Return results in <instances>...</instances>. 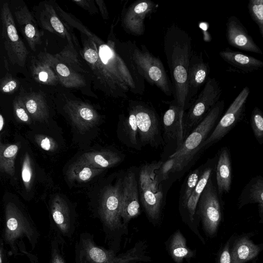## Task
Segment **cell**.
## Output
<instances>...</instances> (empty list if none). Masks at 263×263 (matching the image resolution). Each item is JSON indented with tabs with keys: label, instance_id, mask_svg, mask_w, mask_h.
Masks as SVG:
<instances>
[{
	"label": "cell",
	"instance_id": "6da1fadb",
	"mask_svg": "<svg viewBox=\"0 0 263 263\" xmlns=\"http://www.w3.org/2000/svg\"><path fill=\"white\" fill-rule=\"evenodd\" d=\"M55 9L67 25L86 36L81 54L90 67L98 87L107 96L126 98L128 93L143 94L144 79L139 74L130 58L126 42L102 40L58 5Z\"/></svg>",
	"mask_w": 263,
	"mask_h": 263
},
{
	"label": "cell",
	"instance_id": "7a4b0ae2",
	"mask_svg": "<svg viewBox=\"0 0 263 263\" xmlns=\"http://www.w3.org/2000/svg\"><path fill=\"white\" fill-rule=\"evenodd\" d=\"M164 51L171 76L173 101L184 112L188 70L193 52L191 36L178 26L171 25L165 33Z\"/></svg>",
	"mask_w": 263,
	"mask_h": 263
},
{
	"label": "cell",
	"instance_id": "3957f363",
	"mask_svg": "<svg viewBox=\"0 0 263 263\" xmlns=\"http://www.w3.org/2000/svg\"><path fill=\"white\" fill-rule=\"evenodd\" d=\"M145 240H139L126 252L116 254L112 250L98 246L93 235L82 233L74 247L75 263H143L152 260L147 254Z\"/></svg>",
	"mask_w": 263,
	"mask_h": 263
},
{
	"label": "cell",
	"instance_id": "277c9868",
	"mask_svg": "<svg viewBox=\"0 0 263 263\" xmlns=\"http://www.w3.org/2000/svg\"><path fill=\"white\" fill-rule=\"evenodd\" d=\"M122 180L105 188L97 210L104 233L105 243L116 254L120 250L123 237L128 234V227L123 223L120 213Z\"/></svg>",
	"mask_w": 263,
	"mask_h": 263
},
{
	"label": "cell",
	"instance_id": "5b68a950",
	"mask_svg": "<svg viewBox=\"0 0 263 263\" xmlns=\"http://www.w3.org/2000/svg\"><path fill=\"white\" fill-rule=\"evenodd\" d=\"M4 224L1 238L10 248L9 255H21L18 242L27 239L33 251L37 244L40 233L30 218L13 202H8L5 207Z\"/></svg>",
	"mask_w": 263,
	"mask_h": 263
},
{
	"label": "cell",
	"instance_id": "8992f818",
	"mask_svg": "<svg viewBox=\"0 0 263 263\" xmlns=\"http://www.w3.org/2000/svg\"><path fill=\"white\" fill-rule=\"evenodd\" d=\"M224 100L219 101L202 120L184 140L182 144L169 158L177 161L176 171H180L192 160L201 146L210 136L223 111Z\"/></svg>",
	"mask_w": 263,
	"mask_h": 263
},
{
	"label": "cell",
	"instance_id": "52a82bcc",
	"mask_svg": "<svg viewBox=\"0 0 263 263\" xmlns=\"http://www.w3.org/2000/svg\"><path fill=\"white\" fill-rule=\"evenodd\" d=\"M126 42L132 61L139 74L148 83L159 88L165 95H174L164 65L158 57L154 56L144 45L138 47L135 42Z\"/></svg>",
	"mask_w": 263,
	"mask_h": 263
},
{
	"label": "cell",
	"instance_id": "ba28073f",
	"mask_svg": "<svg viewBox=\"0 0 263 263\" xmlns=\"http://www.w3.org/2000/svg\"><path fill=\"white\" fill-rule=\"evenodd\" d=\"M222 89L217 80L215 78H209L187 112L184 113V140L219 101Z\"/></svg>",
	"mask_w": 263,
	"mask_h": 263
},
{
	"label": "cell",
	"instance_id": "9c48e42d",
	"mask_svg": "<svg viewBox=\"0 0 263 263\" xmlns=\"http://www.w3.org/2000/svg\"><path fill=\"white\" fill-rule=\"evenodd\" d=\"M217 189L211 178L202 193L197 206V214L207 237L213 238L223 219V207Z\"/></svg>",
	"mask_w": 263,
	"mask_h": 263
},
{
	"label": "cell",
	"instance_id": "30bf717a",
	"mask_svg": "<svg viewBox=\"0 0 263 263\" xmlns=\"http://www.w3.org/2000/svg\"><path fill=\"white\" fill-rule=\"evenodd\" d=\"M2 37L9 61L12 65L25 66L28 51L17 31L9 4L4 2L1 9Z\"/></svg>",
	"mask_w": 263,
	"mask_h": 263
},
{
	"label": "cell",
	"instance_id": "8fae6325",
	"mask_svg": "<svg viewBox=\"0 0 263 263\" xmlns=\"http://www.w3.org/2000/svg\"><path fill=\"white\" fill-rule=\"evenodd\" d=\"M250 92L248 86L243 88L219 119L210 136L203 143L201 149H206L219 142L242 120Z\"/></svg>",
	"mask_w": 263,
	"mask_h": 263
},
{
	"label": "cell",
	"instance_id": "7c38bea8",
	"mask_svg": "<svg viewBox=\"0 0 263 263\" xmlns=\"http://www.w3.org/2000/svg\"><path fill=\"white\" fill-rule=\"evenodd\" d=\"M217 159L218 156L208 162L207 166L200 175L197 184L186 204L180 210L183 222L203 245L205 243V241L199 231V225L200 221L197 214V206L202 193L211 178L213 172L216 170Z\"/></svg>",
	"mask_w": 263,
	"mask_h": 263
},
{
	"label": "cell",
	"instance_id": "4fadbf2b",
	"mask_svg": "<svg viewBox=\"0 0 263 263\" xmlns=\"http://www.w3.org/2000/svg\"><path fill=\"white\" fill-rule=\"evenodd\" d=\"M136 114L138 133L141 145H158L160 138V125L154 108L147 103L130 101Z\"/></svg>",
	"mask_w": 263,
	"mask_h": 263
},
{
	"label": "cell",
	"instance_id": "5bb4252c",
	"mask_svg": "<svg viewBox=\"0 0 263 263\" xmlns=\"http://www.w3.org/2000/svg\"><path fill=\"white\" fill-rule=\"evenodd\" d=\"M50 233L63 239H70L76 231L73 212L67 202L59 195L52 199L50 205Z\"/></svg>",
	"mask_w": 263,
	"mask_h": 263
},
{
	"label": "cell",
	"instance_id": "9a60e30c",
	"mask_svg": "<svg viewBox=\"0 0 263 263\" xmlns=\"http://www.w3.org/2000/svg\"><path fill=\"white\" fill-rule=\"evenodd\" d=\"M37 8L36 17L38 24L43 29L66 40L72 47L78 45L76 37L68 26L59 16L53 5L45 1Z\"/></svg>",
	"mask_w": 263,
	"mask_h": 263
},
{
	"label": "cell",
	"instance_id": "2e32d148",
	"mask_svg": "<svg viewBox=\"0 0 263 263\" xmlns=\"http://www.w3.org/2000/svg\"><path fill=\"white\" fill-rule=\"evenodd\" d=\"M138 183L135 174L128 171L122 180L121 217L128 227L130 221L140 214Z\"/></svg>",
	"mask_w": 263,
	"mask_h": 263
},
{
	"label": "cell",
	"instance_id": "e0dca14e",
	"mask_svg": "<svg viewBox=\"0 0 263 263\" xmlns=\"http://www.w3.org/2000/svg\"><path fill=\"white\" fill-rule=\"evenodd\" d=\"M158 5L149 0H138L132 4L122 17L124 29L134 35H141L145 31L144 21Z\"/></svg>",
	"mask_w": 263,
	"mask_h": 263
},
{
	"label": "cell",
	"instance_id": "ac0fdd59",
	"mask_svg": "<svg viewBox=\"0 0 263 263\" xmlns=\"http://www.w3.org/2000/svg\"><path fill=\"white\" fill-rule=\"evenodd\" d=\"M209 72V64L204 61L202 54L193 50L188 70L185 110L195 100L200 87L208 79Z\"/></svg>",
	"mask_w": 263,
	"mask_h": 263
},
{
	"label": "cell",
	"instance_id": "d6986e66",
	"mask_svg": "<svg viewBox=\"0 0 263 263\" xmlns=\"http://www.w3.org/2000/svg\"><path fill=\"white\" fill-rule=\"evenodd\" d=\"M16 25L31 50L35 51L42 43L44 34L25 4L16 6L13 11Z\"/></svg>",
	"mask_w": 263,
	"mask_h": 263
},
{
	"label": "cell",
	"instance_id": "ffe728a7",
	"mask_svg": "<svg viewBox=\"0 0 263 263\" xmlns=\"http://www.w3.org/2000/svg\"><path fill=\"white\" fill-rule=\"evenodd\" d=\"M72 124L79 130H88L98 124L100 116L90 105L77 100L66 101L63 107Z\"/></svg>",
	"mask_w": 263,
	"mask_h": 263
},
{
	"label": "cell",
	"instance_id": "44dd1931",
	"mask_svg": "<svg viewBox=\"0 0 263 263\" xmlns=\"http://www.w3.org/2000/svg\"><path fill=\"white\" fill-rule=\"evenodd\" d=\"M226 38L230 45L236 48L262 54L247 29L235 16L229 17L226 24Z\"/></svg>",
	"mask_w": 263,
	"mask_h": 263
},
{
	"label": "cell",
	"instance_id": "7402d4cb",
	"mask_svg": "<svg viewBox=\"0 0 263 263\" xmlns=\"http://www.w3.org/2000/svg\"><path fill=\"white\" fill-rule=\"evenodd\" d=\"M54 69L60 82L65 87L80 88L86 84L84 76L60 61L54 54L46 51L39 54Z\"/></svg>",
	"mask_w": 263,
	"mask_h": 263
},
{
	"label": "cell",
	"instance_id": "603a6c76",
	"mask_svg": "<svg viewBox=\"0 0 263 263\" xmlns=\"http://www.w3.org/2000/svg\"><path fill=\"white\" fill-rule=\"evenodd\" d=\"M256 203L260 222L263 223V176L256 175L250 179L242 189L237 201V207Z\"/></svg>",
	"mask_w": 263,
	"mask_h": 263
},
{
	"label": "cell",
	"instance_id": "cb8c5ba5",
	"mask_svg": "<svg viewBox=\"0 0 263 263\" xmlns=\"http://www.w3.org/2000/svg\"><path fill=\"white\" fill-rule=\"evenodd\" d=\"M184 112L174 101L163 117V124L166 136L177 141V147L184 141L183 118Z\"/></svg>",
	"mask_w": 263,
	"mask_h": 263
},
{
	"label": "cell",
	"instance_id": "d4e9b609",
	"mask_svg": "<svg viewBox=\"0 0 263 263\" xmlns=\"http://www.w3.org/2000/svg\"><path fill=\"white\" fill-rule=\"evenodd\" d=\"M215 171L217 189L221 197L223 194L230 192L232 184V160L228 146H223L219 150Z\"/></svg>",
	"mask_w": 263,
	"mask_h": 263
},
{
	"label": "cell",
	"instance_id": "484cf974",
	"mask_svg": "<svg viewBox=\"0 0 263 263\" xmlns=\"http://www.w3.org/2000/svg\"><path fill=\"white\" fill-rule=\"evenodd\" d=\"M166 250L175 263H187L196 255V250L190 248L187 240L179 229L174 232L165 242Z\"/></svg>",
	"mask_w": 263,
	"mask_h": 263
},
{
	"label": "cell",
	"instance_id": "4316f807",
	"mask_svg": "<svg viewBox=\"0 0 263 263\" xmlns=\"http://www.w3.org/2000/svg\"><path fill=\"white\" fill-rule=\"evenodd\" d=\"M231 243V242H230ZM262 247L256 245L247 235H241L235 238L230 247L231 263H245L255 258Z\"/></svg>",
	"mask_w": 263,
	"mask_h": 263
},
{
	"label": "cell",
	"instance_id": "83f0119b",
	"mask_svg": "<svg viewBox=\"0 0 263 263\" xmlns=\"http://www.w3.org/2000/svg\"><path fill=\"white\" fill-rule=\"evenodd\" d=\"M219 55L226 62L242 72H251L263 67V61L228 48L221 51Z\"/></svg>",
	"mask_w": 263,
	"mask_h": 263
},
{
	"label": "cell",
	"instance_id": "f1b7e54d",
	"mask_svg": "<svg viewBox=\"0 0 263 263\" xmlns=\"http://www.w3.org/2000/svg\"><path fill=\"white\" fill-rule=\"evenodd\" d=\"M121 160L122 158L118 153L107 150L84 153L78 159L77 162L104 169L113 167L120 163Z\"/></svg>",
	"mask_w": 263,
	"mask_h": 263
},
{
	"label": "cell",
	"instance_id": "f546056e",
	"mask_svg": "<svg viewBox=\"0 0 263 263\" xmlns=\"http://www.w3.org/2000/svg\"><path fill=\"white\" fill-rule=\"evenodd\" d=\"M30 69L33 78L39 83L55 86L60 82L54 69L39 54L31 61Z\"/></svg>",
	"mask_w": 263,
	"mask_h": 263
},
{
	"label": "cell",
	"instance_id": "4dcf8cb0",
	"mask_svg": "<svg viewBox=\"0 0 263 263\" xmlns=\"http://www.w3.org/2000/svg\"><path fill=\"white\" fill-rule=\"evenodd\" d=\"M30 116L34 120L43 122L49 117V109L46 99L40 93L31 92L21 97Z\"/></svg>",
	"mask_w": 263,
	"mask_h": 263
},
{
	"label": "cell",
	"instance_id": "1f68e13d",
	"mask_svg": "<svg viewBox=\"0 0 263 263\" xmlns=\"http://www.w3.org/2000/svg\"><path fill=\"white\" fill-rule=\"evenodd\" d=\"M122 132L126 144L136 149H141L137 125L136 117L132 105L129 103L127 117L122 118Z\"/></svg>",
	"mask_w": 263,
	"mask_h": 263
},
{
	"label": "cell",
	"instance_id": "d6a6232c",
	"mask_svg": "<svg viewBox=\"0 0 263 263\" xmlns=\"http://www.w3.org/2000/svg\"><path fill=\"white\" fill-rule=\"evenodd\" d=\"M18 151L17 144H0V171L11 176L15 174V159Z\"/></svg>",
	"mask_w": 263,
	"mask_h": 263
},
{
	"label": "cell",
	"instance_id": "836d02e7",
	"mask_svg": "<svg viewBox=\"0 0 263 263\" xmlns=\"http://www.w3.org/2000/svg\"><path fill=\"white\" fill-rule=\"evenodd\" d=\"M104 169L93 167L77 163H73L68 171V176L71 180L80 182H87L103 172Z\"/></svg>",
	"mask_w": 263,
	"mask_h": 263
},
{
	"label": "cell",
	"instance_id": "e575fe53",
	"mask_svg": "<svg viewBox=\"0 0 263 263\" xmlns=\"http://www.w3.org/2000/svg\"><path fill=\"white\" fill-rule=\"evenodd\" d=\"M54 55L60 61L77 72L81 74L86 72L82 67L75 48L70 45L68 44L61 51Z\"/></svg>",
	"mask_w": 263,
	"mask_h": 263
},
{
	"label": "cell",
	"instance_id": "d590c367",
	"mask_svg": "<svg viewBox=\"0 0 263 263\" xmlns=\"http://www.w3.org/2000/svg\"><path fill=\"white\" fill-rule=\"evenodd\" d=\"M50 234V255L48 263H66L63 251L65 241L57 235Z\"/></svg>",
	"mask_w": 263,
	"mask_h": 263
},
{
	"label": "cell",
	"instance_id": "8d00e7d4",
	"mask_svg": "<svg viewBox=\"0 0 263 263\" xmlns=\"http://www.w3.org/2000/svg\"><path fill=\"white\" fill-rule=\"evenodd\" d=\"M250 124L254 136L260 145L263 144V111L255 107L251 113Z\"/></svg>",
	"mask_w": 263,
	"mask_h": 263
},
{
	"label": "cell",
	"instance_id": "74e56055",
	"mask_svg": "<svg viewBox=\"0 0 263 263\" xmlns=\"http://www.w3.org/2000/svg\"><path fill=\"white\" fill-rule=\"evenodd\" d=\"M248 8L251 18L257 25L263 38V0H250Z\"/></svg>",
	"mask_w": 263,
	"mask_h": 263
},
{
	"label": "cell",
	"instance_id": "f35d334b",
	"mask_svg": "<svg viewBox=\"0 0 263 263\" xmlns=\"http://www.w3.org/2000/svg\"><path fill=\"white\" fill-rule=\"evenodd\" d=\"M200 176V170L197 169L192 172L188 177L184 190L183 196L180 199V210L183 209L193 192Z\"/></svg>",
	"mask_w": 263,
	"mask_h": 263
},
{
	"label": "cell",
	"instance_id": "ab89813d",
	"mask_svg": "<svg viewBox=\"0 0 263 263\" xmlns=\"http://www.w3.org/2000/svg\"><path fill=\"white\" fill-rule=\"evenodd\" d=\"M22 179L27 191L30 190L33 180V167L30 155L26 153L22 167Z\"/></svg>",
	"mask_w": 263,
	"mask_h": 263
},
{
	"label": "cell",
	"instance_id": "60d3db41",
	"mask_svg": "<svg viewBox=\"0 0 263 263\" xmlns=\"http://www.w3.org/2000/svg\"><path fill=\"white\" fill-rule=\"evenodd\" d=\"M13 109L16 118L20 121L30 124L31 117L27 110L21 97H16L13 101Z\"/></svg>",
	"mask_w": 263,
	"mask_h": 263
},
{
	"label": "cell",
	"instance_id": "b9f144b4",
	"mask_svg": "<svg viewBox=\"0 0 263 263\" xmlns=\"http://www.w3.org/2000/svg\"><path fill=\"white\" fill-rule=\"evenodd\" d=\"M177 161L175 158H169L162 163L158 169L157 178L159 183L162 181L167 179L170 173L177 172Z\"/></svg>",
	"mask_w": 263,
	"mask_h": 263
},
{
	"label": "cell",
	"instance_id": "7bdbcfd3",
	"mask_svg": "<svg viewBox=\"0 0 263 263\" xmlns=\"http://www.w3.org/2000/svg\"><path fill=\"white\" fill-rule=\"evenodd\" d=\"M20 85L19 81L10 74H6L1 80L0 90L3 93L11 94L15 91Z\"/></svg>",
	"mask_w": 263,
	"mask_h": 263
},
{
	"label": "cell",
	"instance_id": "ee69618b",
	"mask_svg": "<svg viewBox=\"0 0 263 263\" xmlns=\"http://www.w3.org/2000/svg\"><path fill=\"white\" fill-rule=\"evenodd\" d=\"M35 140L39 145L45 151H53L57 147L55 142L48 136L37 135L35 136Z\"/></svg>",
	"mask_w": 263,
	"mask_h": 263
},
{
	"label": "cell",
	"instance_id": "f6af8a7d",
	"mask_svg": "<svg viewBox=\"0 0 263 263\" xmlns=\"http://www.w3.org/2000/svg\"><path fill=\"white\" fill-rule=\"evenodd\" d=\"M230 239L219 250L215 263H231L230 255Z\"/></svg>",
	"mask_w": 263,
	"mask_h": 263
},
{
	"label": "cell",
	"instance_id": "bcb514c9",
	"mask_svg": "<svg viewBox=\"0 0 263 263\" xmlns=\"http://www.w3.org/2000/svg\"><path fill=\"white\" fill-rule=\"evenodd\" d=\"M72 2L91 14L98 13L99 11L95 5V0H73Z\"/></svg>",
	"mask_w": 263,
	"mask_h": 263
},
{
	"label": "cell",
	"instance_id": "7dc6e473",
	"mask_svg": "<svg viewBox=\"0 0 263 263\" xmlns=\"http://www.w3.org/2000/svg\"><path fill=\"white\" fill-rule=\"evenodd\" d=\"M9 251L5 248V244L1 238L0 239V263H10Z\"/></svg>",
	"mask_w": 263,
	"mask_h": 263
},
{
	"label": "cell",
	"instance_id": "c3c4849f",
	"mask_svg": "<svg viewBox=\"0 0 263 263\" xmlns=\"http://www.w3.org/2000/svg\"><path fill=\"white\" fill-rule=\"evenodd\" d=\"M95 1L103 18L107 20L109 17L108 12L104 1L95 0Z\"/></svg>",
	"mask_w": 263,
	"mask_h": 263
},
{
	"label": "cell",
	"instance_id": "681fc988",
	"mask_svg": "<svg viewBox=\"0 0 263 263\" xmlns=\"http://www.w3.org/2000/svg\"><path fill=\"white\" fill-rule=\"evenodd\" d=\"M5 120L2 115H0V130L2 131L3 130Z\"/></svg>",
	"mask_w": 263,
	"mask_h": 263
}]
</instances>
